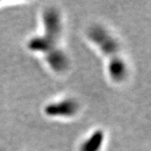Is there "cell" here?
Returning <instances> with one entry per match:
<instances>
[{
    "label": "cell",
    "instance_id": "1",
    "mask_svg": "<svg viewBox=\"0 0 151 151\" xmlns=\"http://www.w3.org/2000/svg\"><path fill=\"white\" fill-rule=\"evenodd\" d=\"M88 37L106 56L111 57V58L116 57L118 45L116 39L105 28L99 26L93 27L88 32Z\"/></svg>",
    "mask_w": 151,
    "mask_h": 151
},
{
    "label": "cell",
    "instance_id": "2",
    "mask_svg": "<svg viewBox=\"0 0 151 151\" xmlns=\"http://www.w3.org/2000/svg\"><path fill=\"white\" fill-rule=\"evenodd\" d=\"M45 27V37L53 44H56L61 33V20L58 12L54 8H48L44 12L43 16Z\"/></svg>",
    "mask_w": 151,
    "mask_h": 151
},
{
    "label": "cell",
    "instance_id": "3",
    "mask_svg": "<svg viewBox=\"0 0 151 151\" xmlns=\"http://www.w3.org/2000/svg\"><path fill=\"white\" fill-rule=\"evenodd\" d=\"M78 110V104L71 99L50 103L45 106L46 115L51 117H69L74 116Z\"/></svg>",
    "mask_w": 151,
    "mask_h": 151
},
{
    "label": "cell",
    "instance_id": "4",
    "mask_svg": "<svg viewBox=\"0 0 151 151\" xmlns=\"http://www.w3.org/2000/svg\"><path fill=\"white\" fill-rule=\"evenodd\" d=\"M46 60L49 66L58 72L64 71L68 66V60L65 53L57 47L46 53Z\"/></svg>",
    "mask_w": 151,
    "mask_h": 151
},
{
    "label": "cell",
    "instance_id": "5",
    "mask_svg": "<svg viewBox=\"0 0 151 151\" xmlns=\"http://www.w3.org/2000/svg\"><path fill=\"white\" fill-rule=\"evenodd\" d=\"M109 73L113 81L120 82L125 79L127 74V65L119 57H114L110 58L109 63Z\"/></svg>",
    "mask_w": 151,
    "mask_h": 151
},
{
    "label": "cell",
    "instance_id": "6",
    "mask_svg": "<svg viewBox=\"0 0 151 151\" xmlns=\"http://www.w3.org/2000/svg\"><path fill=\"white\" fill-rule=\"evenodd\" d=\"M105 135L102 130H96L82 143L79 151H99L104 142Z\"/></svg>",
    "mask_w": 151,
    "mask_h": 151
}]
</instances>
